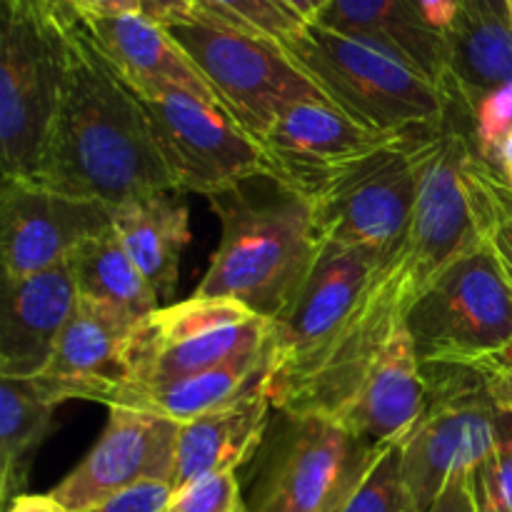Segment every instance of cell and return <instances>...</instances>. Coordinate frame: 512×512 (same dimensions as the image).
<instances>
[{"instance_id": "23", "label": "cell", "mask_w": 512, "mask_h": 512, "mask_svg": "<svg viewBox=\"0 0 512 512\" xmlns=\"http://www.w3.org/2000/svg\"><path fill=\"white\" fill-rule=\"evenodd\" d=\"M180 193H158L113 208V230L158 298H170L190 243L188 205Z\"/></svg>"}, {"instance_id": "43", "label": "cell", "mask_w": 512, "mask_h": 512, "mask_svg": "<svg viewBox=\"0 0 512 512\" xmlns=\"http://www.w3.org/2000/svg\"><path fill=\"white\" fill-rule=\"evenodd\" d=\"M463 3H465V13H470V15L510 20V13H508V5H505V0H463Z\"/></svg>"}, {"instance_id": "18", "label": "cell", "mask_w": 512, "mask_h": 512, "mask_svg": "<svg viewBox=\"0 0 512 512\" xmlns=\"http://www.w3.org/2000/svg\"><path fill=\"white\" fill-rule=\"evenodd\" d=\"M75 303L78 288L68 263L20 280L3 278L0 378H38L53 358Z\"/></svg>"}, {"instance_id": "26", "label": "cell", "mask_w": 512, "mask_h": 512, "mask_svg": "<svg viewBox=\"0 0 512 512\" xmlns=\"http://www.w3.org/2000/svg\"><path fill=\"white\" fill-rule=\"evenodd\" d=\"M512 83V23L465 13L448 35V88L470 100Z\"/></svg>"}, {"instance_id": "8", "label": "cell", "mask_w": 512, "mask_h": 512, "mask_svg": "<svg viewBox=\"0 0 512 512\" xmlns=\"http://www.w3.org/2000/svg\"><path fill=\"white\" fill-rule=\"evenodd\" d=\"M440 130V128H438ZM438 130L408 133L313 205L320 245L390 260L405 243Z\"/></svg>"}, {"instance_id": "21", "label": "cell", "mask_w": 512, "mask_h": 512, "mask_svg": "<svg viewBox=\"0 0 512 512\" xmlns=\"http://www.w3.org/2000/svg\"><path fill=\"white\" fill-rule=\"evenodd\" d=\"M270 365V343L258 350L238 355L210 370L183 375V378L163 380L150 385H120L110 393L103 405L108 408H133L153 413L175 425L190 423L213 410L235 403L265 383Z\"/></svg>"}, {"instance_id": "29", "label": "cell", "mask_w": 512, "mask_h": 512, "mask_svg": "<svg viewBox=\"0 0 512 512\" xmlns=\"http://www.w3.org/2000/svg\"><path fill=\"white\" fill-rule=\"evenodd\" d=\"M468 113L470 140L473 150L483 163H488L503 138L512 133V83L475 95L470 100H460Z\"/></svg>"}, {"instance_id": "32", "label": "cell", "mask_w": 512, "mask_h": 512, "mask_svg": "<svg viewBox=\"0 0 512 512\" xmlns=\"http://www.w3.org/2000/svg\"><path fill=\"white\" fill-rule=\"evenodd\" d=\"M483 493L498 512H512V413H498L495 448L488 463L478 470Z\"/></svg>"}, {"instance_id": "40", "label": "cell", "mask_w": 512, "mask_h": 512, "mask_svg": "<svg viewBox=\"0 0 512 512\" xmlns=\"http://www.w3.org/2000/svg\"><path fill=\"white\" fill-rule=\"evenodd\" d=\"M485 165L493 170L495 178H498L500 183L510 185L512 188V133L505 135L503 143L495 148V153L490 155V160Z\"/></svg>"}, {"instance_id": "34", "label": "cell", "mask_w": 512, "mask_h": 512, "mask_svg": "<svg viewBox=\"0 0 512 512\" xmlns=\"http://www.w3.org/2000/svg\"><path fill=\"white\" fill-rule=\"evenodd\" d=\"M170 498H173V485L165 480H145L88 512H165Z\"/></svg>"}, {"instance_id": "30", "label": "cell", "mask_w": 512, "mask_h": 512, "mask_svg": "<svg viewBox=\"0 0 512 512\" xmlns=\"http://www.w3.org/2000/svg\"><path fill=\"white\" fill-rule=\"evenodd\" d=\"M208 3L233 20L238 28L263 35L275 43H285L305 25V20H300L278 0H208Z\"/></svg>"}, {"instance_id": "31", "label": "cell", "mask_w": 512, "mask_h": 512, "mask_svg": "<svg viewBox=\"0 0 512 512\" xmlns=\"http://www.w3.org/2000/svg\"><path fill=\"white\" fill-rule=\"evenodd\" d=\"M165 512H248L235 473H215L173 490Z\"/></svg>"}, {"instance_id": "5", "label": "cell", "mask_w": 512, "mask_h": 512, "mask_svg": "<svg viewBox=\"0 0 512 512\" xmlns=\"http://www.w3.org/2000/svg\"><path fill=\"white\" fill-rule=\"evenodd\" d=\"M423 365H473L512 345V285L485 243L443 270L408 313Z\"/></svg>"}, {"instance_id": "17", "label": "cell", "mask_w": 512, "mask_h": 512, "mask_svg": "<svg viewBox=\"0 0 512 512\" xmlns=\"http://www.w3.org/2000/svg\"><path fill=\"white\" fill-rule=\"evenodd\" d=\"M428 403L425 365L415 350L408 323L383 345L348 403L338 410L340 423L370 445L403 443Z\"/></svg>"}, {"instance_id": "35", "label": "cell", "mask_w": 512, "mask_h": 512, "mask_svg": "<svg viewBox=\"0 0 512 512\" xmlns=\"http://www.w3.org/2000/svg\"><path fill=\"white\" fill-rule=\"evenodd\" d=\"M468 368L478 373L480 383H483L485 393L490 395L495 408L503 410V413H512V345L468 365Z\"/></svg>"}, {"instance_id": "22", "label": "cell", "mask_w": 512, "mask_h": 512, "mask_svg": "<svg viewBox=\"0 0 512 512\" xmlns=\"http://www.w3.org/2000/svg\"><path fill=\"white\" fill-rule=\"evenodd\" d=\"M318 23L370 40L448 88V40L425 28L405 0H330Z\"/></svg>"}, {"instance_id": "7", "label": "cell", "mask_w": 512, "mask_h": 512, "mask_svg": "<svg viewBox=\"0 0 512 512\" xmlns=\"http://www.w3.org/2000/svg\"><path fill=\"white\" fill-rule=\"evenodd\" d=\"M425 378L428 403L413 433L400 443L413 512H428L455 475L475 473L488 463L500 413L468 365H425Z\"/></svg>"}, {"instance_id": "13", "label": "cell", "mask_w": 512, "mask_h": 512, "mask_svg": "<svg viewBox=\"0 0 512 512\" xmlns=\"http://www.w3.org/2000/svg\"><path fill=\"white\" fill-rule=\"evenodd\" d=\"M405 135L368 128L328 98H318L285 108L258 143L270 180L315 205Z\"/></svg>"}, {"instance_id": "45", "label": "cell", "mask_w": 512, "mask_h": 512, "mask_svg": "<svg viewBox=\"0 0 512 512\" xmlns=\"http://www.w3.org/2000/svg\"><path fill=\"white\" fill-rule=\"evenodd\" d=\"M505 5H508V13H510V23H512V0H505Z\"/></svg>"}, {"instance_id": "36", "label": "cell", "mask_w": 512, "mask_h": 512, "mask_svg": "<svg viewBox=\"0 0 512 512\" xmlns=\"http://www.w3.org/2000/svg\"><path fill=\"white\" fill-rule=\"evenodd\" d=\"M410 5V10L415 13V18L425 25L428 30H433L435 35L448 40V35L458 28V23L465 15V3L463 0H405Z\"/></svg>"}, {"instance_id": "41", "label": "cell", "mask_w": 512, "mask_h": 512, "mask_svg": "<svg viewBox=\"0 0 512 512\" xmlns=\"http://www.w3.org/2000/svg\"><path fill=\"white\" fill-rule=\"evenodd\" d=\"M478 173H480V178H483V183L488 185L490 193L495 195V200H498V203L503 205L505 210H508L510 218H512V188H510V185L500 183V180L495 178L493 170H490L488 165H485L483 160H480V158H478Z\"/></svg>"}, {"instance_id": "9", "label": "cell", "mask_w": 512, "mask_h": 512, "mask_svg": "<svg viewBox=\"0 0 512 512\" xmlns=\"http://www.w3.org/2000/svg\"><path fill=\"white\" fill-rule=\"evenodd\" d=\"M165 28L205 75L225 113L255 140L285 108L325 98L275 40L200 20Z\"/></svg>"}, {"instance_id": "12", "label": "cell", "mask_w": 512, "mask_h": 512, "mask_svg": "<svg viewBox=\"0 0 512 512\" xmlns=\"http://www.w3.org/2000/svg\"><path fill=\"white\" fill-rule=\"evenodd\" d=\"M380 265L383 260L360 250L320 245L298 300L283 320L273 323L265 390L275 410L283 408L315 373Z\"/></svg>"}, {"instance_id": "24", "label": "cell", "mask_w": 512, "mask_h": 512, "mask_svg": "<svg viewBox=\"0 0 512 512\" xmlns=\"http://www.w3.org/2000/svg\"><path fill=\"white\" fill-rule=\"evenodd\" d=\"M68 265L78 298L118 310L133 323L160 308L158 293L125 253L113 225L85 240L70 255Z\"/></svg>"}, {"instance_id": "39", "label": "cell", "mask_w": 512, "mask_h": 512, "mask_svg": "<svg viewBox=\"0 0 512 512\" xmlns=\"http://www.w3.org/2000/svg\"><path fill=\"white\" fill-rule=\"evenodd\" d=\"M5 512H70L60 503L58 498H53V493L35 495V493H20L18 498L10 500L8 510Z\"/></svg>"}, {"instance_id": "15", "label": "cell", "mask_w": 512, "mask_h": 512, "mask_svg": "<svg viewBox=\"0 0 512 512\" xmlns=\"http://www.w3.org/2000/svg\"><path fill=\"white\" fill-rule=\"evenodd\" d=\"M108 423L83 460L50 493L70 512H88L145 480L173 485L178 425L133 408H108Z\"/></svg>"}, {"instance_id": "28", "label": "cell", "mask_w": 512, "mask_h": 512, "mask_svg": "<svg viewBox=\"0 0 512 512\" xmlns=\"http://www.w3.org/2000/svg\"><path fill=\"white\" fill-rule=\"evenodd\" d=\"M465 178H468L470 198H473V210L475 220H478L480 240L493 250V255L498 258L500 268H503L505 278L512 285V218L508 210L495 200V195L490 193L488 185L483 183L478 173V155H473L465 170Z\"/></svg>"}, {"instance_id": "19", "label": "cell", "mask_w": 512, "mask_h": 512, "mask_svg": "<svg viewBox=\"0 0 512 512\" xmlns=\"http://www.w3.org/2000/svg\"><path fill=\"white\" fill-rule=\"evenodd\" d=\"M83 18V15H80ZM100 53L120 73V78L135 93L150 90H185L190 95L220 105L205 75L195 68L183 48L175 43L168 28L148 15H105V18H83ZM223 108V105H220Z\"/></svg>"}, {"instance_id": "46", "label": "cell", "mask_w": 512, "mask_h": 512, "mask_svg": "<svg viewBox=\"0 0 512 512\" xmlns=\"http://www.w3.org/2000/svg\"><path fill=\"white\" fill-rule=\"evenodd\" d=\"M50 3H55V0H50Z\"/></svg>"}, {"instance_id": "42", "label": "cell", "mask_w": 512, "mask_h": 512, "mask_svg": "<svg viewBox=\"0 0 512 512\" xmlns=\"http://www.w3.org/2000/svg\"><path fill=\"white\" fill-rule=\"evenodd\" d=\"M278 3H283L288 10H293V13L298 15L300 20H305V23H318L330 0H278Z\"/></svg>"}, {"instance_id": "16", "label": "cell", "mask_w": 512, "mask_h": 512, "mask_svg": "<svg viewBox=\"0 0 512 512\" xmlns=\"http://www.w3.org/2000/svg\"><path fill=\"white\" fill-rule=\"evenodd\" d=\"M133 325L118 310L78 298L48 368L33 380L58 405L65 400L105 403L128 378L125 345Z\"/></svg>"}, {"instance_id": "14", "label": "cell", "mask_w": 512, "mask_h": 512, "mask_svg": "<svg viewBox=\"0 0 512 512\" xmlns=\"http://www.w3.org/2000/svg\"><path fill=\"white\" fill-rule=\"evenodd\" d=\"M113 225V208L70 198L33 178H3L0 260L3 278L20 280L68 263L70 255Z\"/></svg>"}, {"instance_id": "25", "label": "cell", "mask_w": 512, "mask_h": 512, "mask_svg": "<svg viewBox=\"0 0 512 512\" xmlns=\"http://www.w3.org/2000/svg\"><path fill=\"white\" fill-rule=\"evenodd\" d=\"M58 403L35 380L0 378V500L10 505L28 485L35 450L53 430Z\"/></svg>"}, {"instance_id": "44", "label": "cell", "mask_w": 512, "mask_h": 512, "mask_svg": "<svg viewBox=\"0 0 512 512\" xmlns=\"http://www.w3.org/2000/svg\"><path fill=\"white\" fill-rule=\"evenodd\" d=\"M478 488H480V480H478ZM480 512H498V510H495V505L490 503L488 495L483 493V488H480Z\"/></svg>"}, {"instance_id": "10", "label": "cell", "mask_w": 512, "mask_h": 512, "mask_svg": "<svg viewBox=\"0 0 512 512\" xmlns=\"http://www.w3.org/2000/svg\"><path fill=\"white\" fill-rule=\"evenodd\" d=\"M270 338L273 320L235 300L190 295L133 325L125 345L128 378L123 385L163 383L210 370L263 348Z\"/></svg>"}, {"instance_id": "4", "label": "cell", "mask_w": 512, "mask_h": 512, "mask_svg": "<svg viewBox=\"0 0 512 512\" xmlns=\"http://www.w3.org/2000/svg\"><path fill=\"white\" fill-rule=\"evenodd\" d=\"M50 0H3L0 158L3 178H33L63 93L70 15Z\"/></svg>"}, {"instance_id": "1", "label": "cell", "mask_w": 512, "mask_h": 512, "mask_svg": "<svg viewBox=\"0 0 512 512\" xmlns=\"http://www.w3.org/2000/svg\"><path fill=\"white\" fill-rule=\"evenodd\" d=\"M33 180L108 208L178 193L140 95L70 15L68 70Z\"/></svg>"}, {"instance_id": "38", "label": "cell", "mask_w": 512, "mask_h": 512, "mask_svg": "<svg viewBox=\"0 0 512 512\" xmlns=\"http://www.w3.org/2000/svg\"><path fill=\"white\" fill-rule=\"evenodd\" d=\"M55 5H58V8L75 10V13L83 15V18L143 13V0H55Z\"/></svg>"}, {"instance_id": "33", "label": "cell", "mask_w": 512, "mask_h": 512, "mask_svg": "<svg viewBox=\"0 0 512 512\" xmlns=\"http://www.w3.org/2000/svg\"><path fill=\"white\" fill-rule=\"evenodd\" d=\"M143 13L160 25L195 23V20H200V23H215V25H228V28H238L233 20L225 18L220 10H215L208 0H143Z\"/></svg>"}, {"instance_id": "3", "label": "cell", "mask_w": 512, "mask_h": 512, "mask_svg": "<svg viewBox=\"0 0 512 512\" xmlns=\"http://www.w3.org/2000/svg\"><path fill=\"white\" fill-rule=\"evenodd\" d=\"M280 45L330 103L368 128L395 135L438 130L453 108V90L370 40L305 23Z\"/></svg>"}, {"instance_id": "11", "label": "cell", "mask_w": 512, "mask_h": 512, "mask_svg": "<svg viewBox=\"0 0 512 512\" xmlns=\"http://www.w3.org/2000/svg\"><path fill=\"white\" fill-rule=\"evenodd\" d=\"M138 95L178 193L218 198L253 178L270 180L260 143L220 105L170 88Z\"/></svg>"}, {"instance_id": "20", "label": "cell", "mask_w": 512, "mask_h": 512, "mask_svg": "<svg viewBox=\"0 0 512 512\" xmlns=\"http://www.w3.org/2000/svg\"><path fill=\"white\" fill-rule=\"evenodd\" d=\"M265 383L235 403L178 425L173 490L215 473H235L265 440L273 410Z\"/></svg>"}, {"instance_id": "37", "label": "cell", "mask_w": 512, "mask_h": 512, "mask_svg": "<svg viewBox=\"0 0 512 512\" xmlns=\"http://www.w3.org/2000/svg\"><path fill=\"white\" fill-rule=\"evenodd\" d=\"M428 512H480L478 470L455 475Z\"/></svg>"}, {"instance_id": "6", "label": "cell", "mask_w": 512, "mask_h": 512, "mask_svg": "<svg viewBox=\"0 0 512 512\" xmlns=\"http://www.w3.org/2000/svg\"><path fill=\"white\" fill-rule=\"evenodd\" d=\"M378 453L333 415L283 413L248 512H340Z\"/></svg>"}, {"instance_id": "27", "label": "cell", "mask_w": 512, "mask_h": 512, "mask_svg": "<svg viewBox=\"0 0 512 512\" xmlns=\"http://www.w3.org/2000/svg\"><path fill=\"white\" fill-rule=\"evenodd\" d=\"M340 512H413L403 480L400 443L380 448L378 458Z\"/></svg>"}, {"instance_id": "2", "label": "cell", "mask_w": 512, "mask_h": 512, "mask_svg": "<svg viewBox=\"0 0 512 512\" xmlns=\"http://www.w3.org/2000/svg\"><path fill=\"white\" fill-rule=\"evenodd\" d=\"M210 203L220 218V245L193 295L235 300L278 323L318 260L313 205L283 188L270 198L238 188Z\"/></svg>"}]
</instances>
